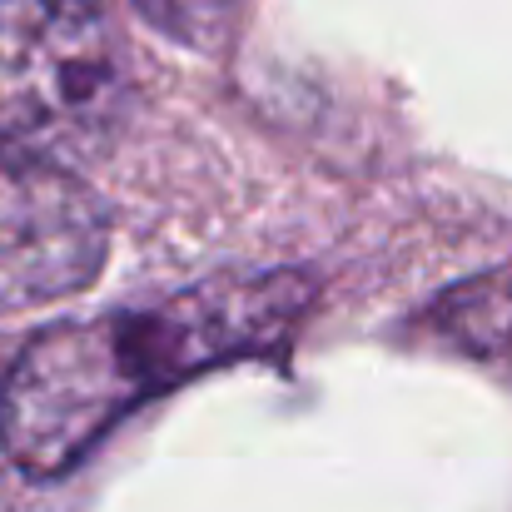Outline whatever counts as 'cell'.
<instances>
[{"instance_id": "1", "label": "cell", "mask_w": 512, "mask_h": 512, "mask_svg": "<svg viewBox=\"0 0 512 512\" xmlns=\"http://www.w3.org/2000/svg\"><path fill=\"white\" fill-rule=\"evenodd\" d=\"M314 309L299 269H224L160 304L45 329L0 393V448L30 478L70 473L115 423L174 383L274 353Z\"/></svg>"}, {"instance_id": "2", "label": "cell", "mask_w": 512, "mask_h": 512, "mask_svg": "<svg viewBox=\"0 0 512 512\" xmlns=\"http://www.w3.org/2000/svg\"><path fill=\"white\" fill-rule=\"evenodd\" d=\"M120 115L125 50L95 0H0V160H80Z\"/></svg>"}, {"instance_id": "3", "label": "cell", "mask_w": 512, "mask_h": 512, "mask_svg": "<svg viewBox=\"0 0 512 512\" xmlns=\"http://www.w3.org/2000/svg\"><path fill=\"white\" fill-rule=\"evenodd\" d=\"M105 214L60 170L0 160V309L65 299L100 274Z\"/></svg>"}, {"instance_id": "4", "label": "cell", "mask_w": 512, "mask_h": 512, "mask_svg": "<svg viewBox=\"0 0 512 512\" xmlns=\"http://www.w3.org/2000/svg\"><path fill=\"white\" fill-rule=\"evenodd\" d=\"M219 5H224V0H140V10L155 15L160 25H170V30H189V25L214 20Z\"/></svg>"}]
</instances>
